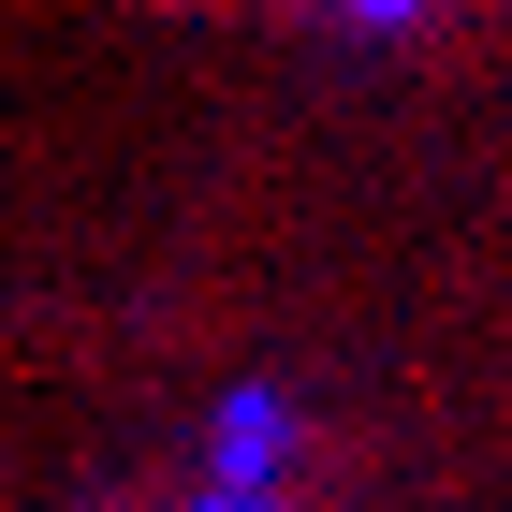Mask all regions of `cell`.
<instances>
[{"mask_svg": "<svg viewBox=\"0 0 512 512\" xmlns=\"http://www.w3.org/2000/svg\"><path fill=\"white\" fill-rule=\"evenodd\" d=\"M191 512H264V498H235V483H220V498H191Z\"/></svg>", "mask_w": 512, "mask_h": 512, "instance_id": "obj_2", "label": "cell"}, {"mask_svg": "<svg viewBox=\"0 0 512 512\" xmlns=\"http://www.w3.org/2000/svg\"><path fill=\"white\" fill-rule=\"evenodd\" d=\"M278 439H293V410H278V395H235V410H220V469H235V498H264Z\"/></svg>", "mask_w": 512, "mask_h": 512, "instance_id": "obj_1", "label": "cell"}]
</instances>
